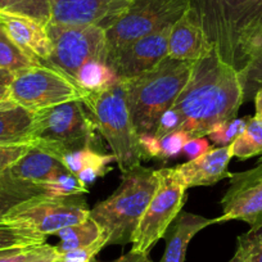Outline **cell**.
I'll list each match as a JSON object with an SVG mask.
<instances>
[{"mask_svg": "<svg viewBox=\"0 0 262 262\" xmlns=\"http://www.w3.org/2000/svg\"><path fill=\"white\" fill-rule=\"evenodd\" d=\"M243 103L239 72L212 48L193 63L188 82L171 108L179 117L178 130L201 138L219 123L236 118Z\"/></svg>", "mask_w": 262, "mask_h": 262, "instance_id": "cell-1", "label": "cell"}, {"mask_svg": "<svg viewBox=\"0 0 262 262\" xmlns=\"http://www.w3.org/2000/svg\"><path fill=\"white\" fill-rule=\"evenodd\" d=\"M189 9L221 59L241 72L262 42V0H190Z\"/></svg>", "mask_w": 262, "mask_h": 262, "instance_id": "cell-2", "label": "cell"}, {"mask_svg": "<svg viewBox=\"0 0 262 262\" xmlns=\"http://www.w3.org/2000/svg\"><path fill=\"white\" fill-rule=\"evenodd\" d=\"M193 63L167 57L150 71L122 80L128 112L138 135L156 134L161 116L170 110L188 82Z\"/></svg>", "mask_w": 262, "mask_h": 262, "instance_id": "cell-3", "label": "cell"}, {"mask_svg": "<svg viewBox=\"0 0 262 262\" xmlns=\"http://www.w3.org/2000/svg\"><path fill=\"white\" fill-rule=\"evenodd\" d=\"M158 183V170L139 165L122 173L120 186L90 210L89 217L107 235V246L131 243Z\"/></svg>", "mask_w": 262, "mask_h": 262, "instance_id": "cell-4", "label": "cell"}, {"mask_svg": "<svg viewBox=\"0 0 262 262\" xmlns=\"http://www.w3.org/2000/svg\"><path fill=\"white\" fill-rule=\"evenodd\" d=\"M81 100L89 111L95 127L110 145L121 172H128L142 165L139 135L131 121L122 80L118 79L99 92L84 93Z\"/></svg>", "mask_w": 262, "mask_h": 262, "instance_id": "cell-5", "label": "cell"}, {"mask_svg": "<svg viewBox=\"0 0 262 262\" xmlns=\"http://www.w3.org/2000/svg\"><path fill=\"white\" fill-rule=\"evenodd\" d=\"M95 130L82 100H72L35 112L32 143L62 160L67 153L92 147Z\"/></svg>", "mask_w": 262, "mask_h": 262, "instance_id": "cell-6", "label": "cell"}, {"mask_svg": "<svg viewBox=\"0 0 262 262\" xmlns=\"http://www.w3.org/2000/svg\"><path fill=\"white\" fill-rule=\"evenodd\" d=\"M189 8L190 0H134L105 31L107 59L135 40L173 26Z\"/></svg>", "mask_w": 262, "mask_h": 262, "instance_id": "cell-7", "label": "cell"}, {"mask_svg": "<svg viewBox=\"0 0 262 262\" xmlns=\"http://www.w3.org/2000/svg\"><path fill=\"white\" fill-rule=\"evenodd\" d=\"M53 50L44 64L58 70L75 82L77 72L92 60L107 63L105 30L97 26L47 25Z\"/></svg>", "mask_w": 262, "mask_h": 262, "instance_id": "cell-8", "label": "cell"}, {"mask_svg": "<svg viewBox=\"0 0 262 262\" xmlns=\"http://www.w3.org/2000/svg\"><path fill=\"white\" fill-rule=\"evenodd\" d=\"M90 208L80 195L41 196L14 208L2 221L29 229L39 235H55L67 226L89 219Z\"/></svg>", "mask_w": 262, "mask_h": 262, "instance_id": "cell-9", "label": "cell"}, {"mask_svg": "<svg viewBox=\"0 0 262 262\" xmlns=\"http://www.w3.org/2000/svg\"><path fill=\"white\" fill-rule=\"evenodd\" d=\"M16 104L36 112L62 103L82 99L84 93L69 77L50 66L41 64L16 75L9 85Z\"/></svg>", "mask_w": 262, "mask_h": 262, "instance_id": "cell-10", "label": "cell"}, {"mask_svg": "<svg viewBox=\"0 0 262 262\" xmlns=\"http://www.w3.org/2000/svg\"><path fill=\"white\" fill-rule=\"evenodd\" d=\"M160 183L133 236V251L147 253L163 238L185 202L186 189L170 173L168 168L158 170Z\"/></svg>", "mask_w": 262, "mask_h": 262, "instance_id": "cell-11", "label": "cell"}, {"mask_svg": "<svg viewBox=\"0 0 262 262\" xmlns=\"http://www.w3.org/2000/svg\"><path fill=\"white\" fill-rule=\"evenodd\" d=\"M230 184L221 200L223 213L217 224L231 220L244 221L249 230L262 226V161L251 170L231 173Z\"/></svg>", "mask_w": 262, "mask_h": 262, "instance_id": "cell-12", "label": "cell"}, {"mask_svg": "<svg viewBox=\"0 0 262 262\" xmlns=\"http://www.w3.org/2000/svg\"><path fill=\"white\" fill-rule=\"evenodd\" d=\"M134 0H49L50 22L74 26H113Z\"/></svg>", "mask_w": 262, "mask_h": 262, "instance_id": "cell-13", "label": "cell"}, {"mask_svg": "<svg viewBox=\"0 0 262 262\" xmlns=\"http://www.w3.org/2000/svg\"><path fill=\"white\" fill-rule=\"evenodd\" d=\"M171 27H166L126 45L108 58L107 64L121 80L133 79L156 69L168 57Z\"/></svg>", "mask_w": 262, "mask_h": 262, "instance_id": "cell-14", "label": "cell"}, {"mask_svg": "<svg viewBox=\"0 0 262 262\" xmlns=\"http://www.w3.org/2000/svg\"><path fill=\"white\" fill-rule=\"evenodd\" d=\"M231 157L230 145L212 148L201 157L168 168V171L185 189L211 186L220 180L230 178L231 172H229L228 167Z\"/></svg>", "mask_w": 262, "mask_h": 262, "instance_id": "cell-15", "label": "cell"}, {"mask_svg": "<svg viewBox=\"0 0 262 262\" xmlns=\"http://www.w3.org/2000/svg\"><path fill=\"white\" fill-rule=\"evenodd\" d=\"M212 48L190 9L171 27L168 57L173 59L194 63L208 54Z\"/></svg>", "mask_w": 262, "mask_h": 262, "instance_id": "cell-16", "label": "cell"}, {"mask_svg": "<svg viewBox=\"0 0 262 262\" xmlns=\"http://www.w3.org/2000/svg\"><path fill=\"white\" fill-rule=\"evenodd\" d=\"M0 22L4 25L11 39L22 50L44 63L53 50L47 26L35 19L21 16L0 13Z\"/></svg>", "mask_w": 262, "mask_h": 262, "instance_id": "cell-17", "label": "cell"}, {"mask_svg": "<svg viewBox=\"0 0 262 262\" xmlns=\"http://www.w3.org/2000/svg\"><path fill=\"white\" fill-rule=\"evenodd\" d=\"M9 172L22 180L40 184L71 173L57 156L32 145L31 149L8 168Z\"/></svg>", "mask_w": 262, "mask_h": 262, "instance_id": "cell-18", "label": "cell"}, {"mask_svg": "<svg viewBox=\"0 0 262 262\" xmlns=\"http://www.w3.org/2000/svg\"><path fill=\"white\" fill-rule=\"evenodd\" d=\"M213 224H217L216 219H207L190 212L179 213L173 225H170L163 236L166 238L167 246H166L165 256L161 262L185 261L186 249L191 239L201 230Z\"/></svg>", "mask_w": 262, "mask_h": 262, "instance_id": "cell-19", "label": "cell"}, {"mask_svg": "<svg viewBox=\"0 0 262 262\" xmlns=\"http://www.w3.org/2000/svg\"><path fill=\"white\" fill-rule=\"evenodd\" d=\"M62 162L72 175L79 179L82 185L86 186L100 176L105 175L110 171L108 166L116 162V158L113 155H103L90 147L67 153L62 157Z\"/></svg>", "mask_w": 262, "mask_h": 262, "instance_id": "cell-20", "label": "cell"}, {"mask_svg": "<svg viewBox=\"0 0 262 262\" xmlns=\"http://www.w3.org/2000/svg\"><path fill=\"white\" fill-rule=\"evenodd\" d=\"M41 196L48 194L40 184L16 178L8 170L0 172V221L14 208Z\"/></svg>", "mask_w": 262, "mask_h": 262, "instance_id": "cell-21", "label": "cell"}, {"mask_svg": "<svg viewBox=\"0 0 262 262\" xmlns=\"http://www.w3.org/2000/svg\"><path fill=\"white\" fill-rule=\"evenodd\" d=\"M35 112L14 105L0 110V145H14L32 143Z\"/></svg>", "mask_w": 262, "mask_h": 262, "instance_id": "cell-22", "label": "cell"}, {"mask_svg": "<svg viewBox=\"0 0 262 262\" xmlns=\"http://www.w3.org/2000/svg\"><path fill=\"white\" fill-rule=\"evenodd\" d=\"M55 235L59 236L60 239V243L57 246L60 254L75 251V249L85 248V247L98 243L102 239H107V235L102 230V228L90 217L82 223L62 229Z\"/></svg>", "mask_w": 262, "mask_h": 262, "instance_id": "cell-23", "label": "cell"}, {"mask_svg": "<svg viewBox=\"0 0 262 262\" xmlns=\"http://www.w3.org/2000/svg\"><path fill=\"white\" fill-rule=\"evenodd\" d=\"M39 64L41 62L22 50L11 39L4 25L0 22V69L18 75Z\"/></svg>", "mask_w": 262, "mask_h": 262, "instance_id": "cell-24", "label": "cell"}, {"mask_svg": "<svg viewBox=\"0 0 262 262\" xmlns=\"http://www.w3.org/2000/svg\"><path fill=\"white\" fill-rule=\"evenodd\" d=\"M117 80L118 77L107 63L92 60L80 69L75 84L82 93H94L111 86Z\"/></svg>", "mask_w": 262, "mask_h": 262, "instance_id": "cell-25", "label": "cell"}, {"mask_svg": "<svg viewBox=\"0 0 262 262\" xmlns=\"http://www.w3.org/2000/svg\"><path fill=\"white\" fill-rule=\"evenodd\" d=\"M233 157L249 160L254 156H262V122L251 117L246 130L230 144Z\"/></svg>", "mask_w": 262, "mask_h": 262, "instance_id": "cell-26", "label": "cell"}, {"mask_svg": "<svg viewBox=\"0 0 262 262\" xmlns=\"http://www.w3.org/2000/svg\"><path fill=\"white\" fill-rule=\"evenodd\" d=\"M0 13L27 17L44 26L50 22L49 0H0Z\"/></svg>", "mask_w": 262, "mask_h": 262, "instance_id": "cell-27", "label": "cell"}, {"mask_svg": "<svg viewBox=\"0 0 262 262\" xmlns=\"http://www.w3.org/2000/svg\"><path fill=\"white\" fill-rule=\"evenodd\" d=\"M45 243V236L14 224L0 221V251L12 248H27Z\"/></svg>", "mask_w": 262, "mask_h": 262, "instance_id": "cell-28", "label": "cell"}, {"mask_svg": "<svg viewBox=\"0 0 262 262\" xmlns=\"http://www.w3.org/2000/svg\"><path fill=\"white\" fill-rule=\"evenodd\" d=\"M244 102L253 100L254 94L262 89V42L252 55L248 64L239 72Z\"/></svg>", "mask_w": 262, "mask_h": 262, "instance_id": "cell-29", "label": "cell"}, {"mask_svg": "<svg viewBox=\"0 0 262 262\" xmlns=\"http://www.w3.org/2000/svg\"><path fill=\"white\" fill-rule=\"evenodd\" d=\"M249 120L251 116H246V117L233 118L230 121L219 123L211 130L208 138L211 142H213V144L219 147H228L246 130Z\"/></svg>", "mask_w": 262, "mask_h": 262, "instance_id": "cell-30", "label": "cell"}, {"mask_svg": "<svg viewBox=\"0 0 262 262\" xmlns=\"http://www.w3.org/2000/svg\"><path fill=\"white\" fill-rule=\"evenodd\" d=\"M48 196H74L89 193L88 188L80 183L79 179L72 173H66L54 180L41 184Z\"/></svg>", "mask_w": 262, "mask_h": 262, "instance_id": "cell-31", "label": "cell"}, {"mask_svg": "<svg viewBox=\"0 0 262 262\" xmlns=\"http://www.w3.org/2000/svg\"><path fill=\"white\" fill-rule=\"evenodd\" d=\"M190 139L186 133L184 131H173L170 134L165 135V137L160 138L161 143V156L160 160H168V158H173L183 152V148L185 143Z\"/></svg>", "mask_w": 262, "mask_h": 262, "instance_id": "cell-32", "label": "cell"}, {"mask_svg": "<svg viewBox=\"0 0 262 262\" xmlns=\"http://www.w3.org/2000/svg\"><path fill=\"white\" fill-rule=\"evenodd\" d=\"M34 144H14V145H0V172L8 170L12 165L24 157Z\"/></svg>", "mask_w": 262, "mask_h": 262, "instance_id": "cell-33", "label": "cell"}, {"mask_svg": "<svg viewBox=\"0 0 262 262\" xmlns=\"http://www.w3.org/2000/svg\"><path fill=\"white\" fill-rule=\"evenodd\" d=\"M60 257H62V254L58 251L57 246L42 243L35 247L30 258L25 262H55Z\"/></svg>", "mask_w": 262, "mask_h": 262, "instance_id": "cell-34", "label": "cell"}, {"mask_svg": "<svg viewBox=\"0 0 262 262\" xmlns=\"http://www.w3.org/2000/svg\"><path fill=\"white\" fill-rule=\"evenodd\" d=\"M179 128V117L176 115L175 111L172 108H170L168 111H166L162 116H161L160 121H158L157 130H156V137L162 138L165 135L173 133V131H178Z\"/></svg>", "mask_w": 262, "mask_h": 262, "instance_id": "cell-35", "label": "cell"}, {"mask_svg": "<svg viewBox=\"0 0 262 262\" xmlns=\"http://www.w3.org/2000/svg\"><path fill=\"white\" fill-rule=\"evenodd\" d=\"M139 145L143 158H160L161 143L160 138L152 134L139 135Z\"/></svg>", "mask_w": 262, "mask_h": 262, "instance_id": "cell-36", "label": "cell"}, {"mask_svg": "<svg viewBox=\"0 0 262 262\" xmlns=\"http://www.w3.org/2000/svg\"><path fill=\"white\" fill-rule=\"evenodd\" d=\"M210 149H212V147H211L210 142L205 137L190 138L184 145L183 153L188 156L190 160H194V158H198L205 155V153H207Z\"/></svg>", "mask_w": 262, "mask_h": 262, "instance_id": "cell-37", "label": "cell"}, {"mask_svg": "<svg viewBox=\"0 0 262 262\" xmlns=\"http://www.w3.org/2000/svg\"><path fill=\"white\" fill-rule=\"evenodd\" d=\"M236 248L243 252L246 262H262V244H251L239 236Z\"/></svg>", "mask_w": 262, "mask_h": 262, "instance_id": "cell-38", "label": "cell"}, {"mask_svg": "<svg viewBox=\"0 0 262 262\" xmlns=\"http://www.w3.org/2000/svg\"><path fill=\"white\" fill-rule=\"evenodd\" d=\"M34 247H27V248H18L13 251L12 253L7 254V256L0 257V262H25L30 258V256L34 252Z\"/></svg>", "mask_w": 262, "mask_h": 262, "instance_id": "cell-39", "label": "cell"}, {"mask_svg": "<svg viewBox=\"0 0 262 262\" xmlns=\"http://www.w3.org/2000/svg\"><path fill=\"white\" fill-rule=\"evenodd\" d=\"M116 262H153L152 259L148 257L147 253H142V252H137L131 249L123 256L118 257Z\"/></svg>", "mask_w": 262, "mask_h": 262, "instance_id": "cell-40", "label": "cell"}, {"mask_svg": "<svg viewBox=\"0 0 262 262\" xmlns=\"http://www.w3.org/2000/svg\"><path fill=\"white\" fill-rule=\"evenodd\" d=\"M14 105L17 104L12 100L9 86L0 85V110H7V108L14 107Z\"/></svg>", "mask_w": 262, "mask_h": 262, "instance_id": "cell-41", "label": "cell"}, {"mask_svg": "<svg viewBox=\"0 0 262 262\" xmlns=\"http://www.w3.org/2000/svg\"><path fill=\"white\" fill-rule=\"evenodd\" d=\"M241 238L251 244H262V226L256 230L247 231L246 234L241 235Z\"/></svg>", "mask_w": 262, "mask_h": 262, "instance_id": "cell-42", "label": "cell"}, {"mask_svg": "<svg viewBox=\"0 0 262 262\" xmlns=\"http://www.w3.org/2000/svg\"><path fill=\"white\" fill-rule=\"evenodd\" d=\"M253 100L254 107H256V115H254V117L262 122V89H259L258 92L254 94Z\"/></svg>", "mask_w": 262, "mask_h": 262, "instance_id": "cell-43", "label": "cell"}, {"mask_svg": "<svg viewBox=\"0 0 262 262\" xmlns=\"http://www.w3.org/2000/svg\"><path fill=\"white\" fill-rule=\"evenodd\" d=\"M14 76H16V75H13L12 72L7 71V70L0 69V85H6V86H9V85L12 84V81H13Z\"/></svg>", "mask_w": 262, "mask_h": 262, "instance_id": "cell-44", "label": "cell"}, {"mask_svg": "<svg viewBox=\"0 0 262 262\" xmlns=\"http://www.w3.org/2000/svg\"><path fill=\"white\" fill-rule=\"evenodd\" d=\"M229 262H246V258H244L243 252H242L239 248H236L235 254H234L233 258H231Z\"/></svg>", "mask_w": 262, "mask_h": 262, "instance_id": "cell-45", "label": "cell"}, {"mask_svg": "<svg viewBox=\"0 0 262 262\" xmlns=\"http://www.w3.org/2000/svg\"><path fill=\"white\" fill-rule=\"evenodd\" d=\"M16 249H18V248H12V249H3V251H0V257L7 256V254L12 253V252H13V251H16Z\"/></svg>", "mask_w": 262, "mask_h": 262, "instance_id": "cell-46", "label": "cell"}, {"mask_svg": "<svg viewBox=\"0 0 262 262\" xmlns=\"http://www.w3.org/2000/svg\"><path fill=\"white\" fill-rule=\"evenodd\" d=\"M55 262H63V261H62V259L59 258V259H58V261H55Z\"/></svg>", "mask_w": 262, "mask_h": 262, "instance_id": "cell-47", "label": "cell"}, {"mask_svg": "<svg viewBox=\"0 0 262 262\" xmlns=\"http://www.w3.org/2000/svg\"><path fill=\"white\" fill-rule=\"evenodd\" d=\"M113 262H116V261H113Z\"/></svg>", "mask_w": 262, "mask_h": 262, "instance_id": "cell-48", "label": "cell"}]
</instances>
